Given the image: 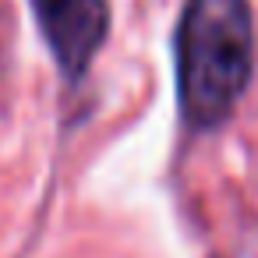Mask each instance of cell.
I'll use <instances>...</instances> for the list:
<instances>
[{
    "mask_svg": "<svg viewBox=\"0 0 258 258\" xmlns=\"http://www.w3.org/2000/svg\"><path fill=\"white\" fill-rule=\"evenodd\" d=\"M177 103L191 131L230 120L254 71V22L247 0H187L177 36Z\"/></svg>",
    "mask_w": 258,
    "mask_h": 258,
    "instance_id": "cell-1",
    "label": "cell"
},
{
    "mask_svg": "<svg viewBox=\"0 0 258 258\" xmlns=\"http://www.w3.org/2000/svg\"><path fill=\"white\" fill-rule=\"evenodd\" d=\"M46 46L68 82H78L110 32L106 0H32Z\"/></svg>",
    "mask_w": 258,
    "mask_h": 258,
    "instance_id": "cell-2",
    "label": "cell"
}]
</instances>
